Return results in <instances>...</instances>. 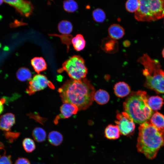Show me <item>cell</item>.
<instances>
[{"label": "cell", "instance_id": "cell-1", "mask_svg": "<svg viewBox=\"0 0 164 164\" xmlns=\"http://www.w3.org/2000/svg\"><path fill=\"white\" fill-rule=\"evenodd\" d=\"M58 91L63 103L73 104L79 110L86 109L92 104L95 93L94 87L85 78L68 80Z\"/></svg>", "mask_w": 164, "mask_h": 164}, {"label": "cell", "instance_id": "cell-2", "mask_svg": "<svg viewBox=\"0 0 164 164\" xmlns=\"http://www.w3.org/2000/svg\"><path fill=\"white\" fill-rule=\"evenodd\" d=\"M138 130V151L149 159H154L164 145V129L157 128L149 120L140 124Z\"/></svg>", "mask_w": 164, "mask_h": 164}, {"label": "cell", "instance_id": "cell-3", "mask_svg": "<svg viewBox=\"0 0 164 164\" xmlns=\"http://www.w3.org/2000/svg\"><path fill=\"white\" fill-rule=\"evenodd\" d=\"M146 92L139 91L132 93L123 103L125 112L134 122L140 124L149 120L152 115V110L148 104Z\"/></svg>", "mask_w": 164, "mask_h": 164}, {"label": "cell", "instance_id": "cell-4", "mask_svg": "<svg viewBox=\"0 0 164 164\" xmlns=\"http://www.w3.org/2000/svg\"><path fill=\"white\" fill-rule=\"evenodd\" d=\"M138 61L143 66V74L147 87L156 92L164 93V71L159 62L144 54Z\"/></svg>", "mask_w": 164, "mask_h": 164}, {"label": "cell", "instance_id": "cell-5", "mask_svg": "<svg viewBox=\"0 0 164 164\" xmlns=\"http://www.w3.org/2000/svg\"><path fill=\"white\" fill-rule=\"evenodd\" d=\"M138 9L135 12V17L138 21L151 22L163 18L164 0H139Z\"/></svg>", "mask_w": 164, "mask_h": 164}, {"label": "cell", "instance_id": "cell-6", "mask_svg": "<svg viewBox=\"0 0 164 164\" xmlns=\"http://www.w3.org/2000/svg\"><path fill=\"white\" fill-rule=\"evenodd\" d=\"M63 71H66L68 76L74 80L84 78L87 73L84 60L78 55H74L65 61L58 72L61 73Z\"/></svg>", "mask_w": 164, "mask_h": 164}, {"label": "cell", "instance_id": "cell-7", "mask_svg": "<svg viewBox=\"0 0 164 164\" xmlns=\"http://www.w3.org/2000/svg\"><path fill=\"white\" fill-rule=\"evenodd\" d=\"M47 87L52 89H54V85L45 76L38 74L35 75L30 80L29 85L26 92L29 95H31Z\"/></svg>", "mask_w": 164, "mask_h": 164}, {"label": "cell", "instance_id": "cell-8", "mask_svg": "<svg viewBox=\"0 0 164 164\" xmlns=\"http://www.w3.org/2000/svg\"><path fill=\"white\" fill-rule=\"evenodd\" d=\"M117 121H115L120 133L124 135H132L134 131L135 125L134 121L125 112L118 113L116 116Z\"/></svg>", "mask_w": 164, "mask_h": 164}, {"label": "cell", "instance_id": "cell-9", "mask_svg": "<svg viewBox=\"0 0 164 164\" xmlns=\"http://www.w3.org/2000/svg\"><path fill=\"white\" fill-rule=\"evenodd\" d=\"M5 2L14 7L21 15L29 16L32 12L34 7L32 3L24 0H5Z\"/></svg>", "mask_w": 164, "mask_h": 164}, {"label": "cell", "instance_id": "cell-10", "mask_svg": "<svg viewBox=\"0 0 164 164\" xmlns=\"http://www.w3.org/2000/svg\"><path fill=\"white\" fill-rule=\"evenodd\" d=\"M60 113L55 118L54 122L55 124L58 123L60 119L68 118L73 114H76L79 110L75 105L69 103H64L60 107Z\"/></svg>", "mask_w": 164, "mask_h": 164}, {"label": "cell", "instance_id": "cell-11", "mask_svg": "<svg viewBox=\"0 0 164 164\" xmlns=\"http://www.w3.org/2000/svg\"><path fill=\"white\" fill-rule=\"evenodd\" d=\"M15 122V118L13 114L9 113L2 115L0 117V129L4 132L10 131Z\"/></svg>", "mask_w": 164, "mask_h": 164}, {"label": "cell", "instance_id": "cell-12", "mask_svg": "<svg viewBox=\"0 0 164 164\" xmlns=\"http://www.w3.org/2000/svg\"><path fill=\"white\" fill-rule=\"evenodd\" d=\"M101 47L105 52L108 53H114L118 49V42L110 37H107L103 39Z\"/></svg>", "mask_w": 164, "mask_h": 164}, {"label": "cell", "instance_id": "cell-13", "mask_svg": "<svg viewBox=\"0 0 164 164\" xmlns=\"http://www.w3.org/2000/svg\"><path fill=\"white\" fill-rule=\"evenodd\" d=\"M108 33L111 38L115 40L118 39L123 36L125 30L121 26L114 24L111 25L109 27Z\"/></svg>", "mask_w": 164, "mask_h": 164}, {"label": "cell", "instance_id": "cell-14", "mask_svg": "<svg viewBox=\"0 0 164 164\" xmlns=\"http://www.w3.org/2000/svg\"><path fill=\"white\" fill-rule=\"evenodd\" d=\"M116 95L118 97H122L128 95L130 93V89L127 84L124 82L116 83L114 87Z\"/></svg>", "mask_w": 164, "mask_h": 164}, {"label": "cell", "instance_id": "cell-15", "mask_svg": "<svg viewBox=\"0 0 164 164\" xmlns=\"http://www.w3.org/2000/svg\"><path fill=\"white\" fill-rule=\"evenodd\" d=\"M31 62L34 70L38 74L47 69L46 61L42 57H35L31 60Z\"/></svg>", "mask_w": 164, "mask_h": 164}, {"label": "cell", "instance_id": "cell-16", "mask_svg": "<svg viewBox=\"0 0 164 164\" xmlns=\"http://www.w3.org/2000/svg\"><path fill=\"white\" fill-rule=\"evenodd\" d=\"M120 133L117 125H109L106 127L104 131L105 136L110 139H118L120 137Z\"/></svg>", "mask_w": 164, "mask_h": 164}, {"label": "cell", "instance_id": "cell-17", "mask_svg": "<svg viewBox=\"0 0 164 164\" xmlns=\"http://www.w3.org/2000/svg\"><path fill=\"white\" fill-rule=\"evenodd\" d=\"M151 122L155 127L160 129H164V115L156 112L150 119Z\"/></svg>", "mask_w": 164, "mask_h": 164}, {"label": "cell", "instance_id": "cell-18", "mask_svg": "<svg viewBox=\"0 0 164 164\" xmlns=\"http://www.w3.org/2000/svg\"><path fill=\"white\" fill-rule=\"evenodd\" d=\"M48 139L50 144L53 145L57 146L62 142L63 136L59 132L54 131L49 133Z\"/></svg>", "mask_w": 164, "mask_h": 164}, {"label": "cell", "instance_id": "cell-19", "mask_svg": "<svg viewBox=\"0 0 164 164\" xmlns=\"http://www.w3.org/2000/svg\"><path fill=\"white\" fill-rule=\"evenodd\" d=\"M163 99L157 96H152L148 99V104L150 108L155 111L160 110L162 105Z\"/></svg>", "mask_w": 164, "mask_h": 164}, {"label": "cell", "instance_id": "cell-20", "mask_svg": "<svg viewBox=\"0 0 164 164\" xmlns=\"http://www.w3.org/2000/svg\"><path fill=\"white\" fill-rule=\"evenodd\" d=\"M109 97V95L106 91L100 90L95 93L94 98L98 104H104L108 102Z\"/></svg>", "mask_w": 164, "mask_h": 164}, {"label": "cell", "instance_id": "cell-21", "mask_svg": "<svg viewBox=\"0 0 164 164\" xmlns=\"http://www.w3.org/2000/svg\"><path fill=\"white\" fill-rule=\"evenodd\" d=\"M71 43L75 50L80 51L84 48L86 42L83 36L81 34H78L73 38Z\"/></svg>", "mask_w": 164, "mask_h": 164}, {"label": "cell", "instance_id": "cell-22", "mask_svg": "<svg viewBox=\"0 0 164 164\" xmlns=\"http://www.w3.org/2000/svg\"><path fill=\"white\" fill-rule=\"evenodd\" d=\"M16 76L18 79L21 81L30 80L32 79V74L30 70L25 67L19 68L16 73Z\"/></svg>", "mask_w": 164, "mask_h": 164}, {"label": "cell", "instance_id": "cell-23", "mask_svg": "<svg viewBox=\"0 0 164 164\" xmlns=\"http://www.w3.org/2000/svg\"><path fill=\"white\" fill-rule=\"evenodd\" d=\"M58 29L59 31L63 35H69L73 30V26L69 21L64 20L60 22L58 24Z\"/></svg>", "mask_w": 164, "mask_h": 164}, {"label": "cell", "instance_id": "cell-24", "mask_svg": "<svg viewBox=\"0 0 164 164\" xmlns=\"http://www.w3.org/2000/svg\"><path fill=\"white\" fill-rule=\"evenodd\" d=\"M32 135L34 139L38 142L44 141L46 136L45 130L39 127H36L33 130Z\"/></svg>", "mask_w": 164, "mask_h": 164}, {"label": "cell", "instance_id": "cell-25", "mask_svg": "<svg viewBox=\"0 0 164 164\" xmlns=\"http://www.w3.org/2000/svg\"><path fill=\"white\" fill-rule=\"evenodd\" d=\"M63 8L66 12H73L78 9V6L76 2L73 0H66L63 2Z\"/></svg>", "mask_w": 164, "mask_h": 164}, {"label": "cell", "instance_id": "cell-26", "mask_svg": "<svg viewBox=\"0 0 164 164\" xmlns=\"http://www.w3.org/2000/svg\"><path fill=\"white\" fill-rule=\"evenodd\" d=\"M94 20L98 22H103L106 19V15L104 11L100 8L94 10L92 12Z\"/></svg>", "mask_w": 164, "mask_h": 164}, {"label": "cell", "instance_id": "cell-27", "mask_svg": "<svg viewBox=\"0 0 164 164\" xmlns=\"http://www.w3.org/2000/svg\"><path fill=\"white\" fill-rule=\"evenodd\" d=\"M22 144L24 149L27 152H31L35 149L36 145L34 141L29 138H24Z\"/></svg>", "mask_w": 164, "mask_h": 164}, {"label": "cell", "instance_id": "cell-28", "mask_svg": "<svg viewBox=\"0 0 164 164\" xmlns=\"http://www.w3.org/2000/svg\"><path fill=\"white\" fill-rule=\"evenodd\" d=\"M139 5V0H129L126 3L125 8L128 12H135L138 9Z\"/></svg>", "mask_w": 164, "mask_h": 164}, {"label": "cell", "instance_id": "cell-29", "mask_svg": "<svg viewBox=\"0 0 164 164\" xmlns=\"http://www.w3.org/2000/svg\"><path fill=\"white\" fill-rule=\"evenodd\" d=\"M51 36H55L59 37L61 40L62 42L66 44L67 47V51H68L70 46L71 43V41L73 38V36L71 35H58L53 34L50 35Z\"/></svg>", "mask_w": 164, "mask_h": 164}, {"label": "cell", "instance_id": "cell-30", "mask_svg": "<svg viewBox=\"0 0 164 164\" xmlns=\"http://www.w3.org/2000/svg\"><path fill=\"white\" fill-rule=\"evenodd\" d=\"M20 134V133L18 132L9 131L4 132V135L5 138L10 143L15 141L19 136Z\"/></svg>", "mask_w": 164, "mask_h": 164}, {"label": "cell", "instance_id": "cell-31", "mask_svg": "<svg viewBox=\"0 0 164 164\" xmlns=\"http://www.w3.org/2000/svg\"><path fill=\"white\" fill-rule=\"evenodd\" d=\"M5 153L2 155L0 154V164H12L11 156L6 155Z\"/></svg>", "mask_w": 164, "mask_h": 164}, {"label": "cell", "instance_id": "cell-32", "mask_svg": "<svg viewBox=\"0 0 164 164\" xmlns=\"http://www.w3.org/2000/svg\"><path fill=\"white\" fill-rule=\"evenodd\" d=\"M14 164H30L29 160L26 158H19L15 161Z\"/></svg>", "mask_w": 164, "mask_h": 164}, {"label": "cell", "instance_id": "cell-33", "mask_svg": "<svg viewBox=\"0 0 164 164\" xmlns=\"http://www.w3.org/2000/svg\"><path fill=\"white\" fill-rule=\"evenodd\" d=\"M3 103L0 100V114L3 112L4 110Z\"/></svg>", "mask_w": 164, "mask_h": 164}, {"label": "cell", "instance_id": "cell-34", "mask_svg": "<svg viewBox=\"0 0 164 164\" xmlns=\"http://www.w3.org/2000/svg\"><path fill=\"white\" fill-rule=\"evenodd\" d=\"M124 45L125 46H127L129 45V42L128 41H125V42L123 43Z\"/></svg>", "mask_w": 164, "mask_h": 164}, {"label": "cell", "instance_id": "cell-35", "mask_svg": "<svg viewBox=\"0 0 164 164\" xmlns=\"http://www.w3.org/2000/svg\"><path fill=\"white\" fill-rule=\"evenodd\" d=\"M162 54L163 57L164 58V48L162 51Z\"/></svg>", "mask_w": 164, "mask_h": 164}, {"label": "cell", "instance_id": "cell-36", "mask_svg": "<svg viewBox=\"0 0 164 164\" xmlns=\"http://www.w3.org/2000/svg\"><path fill=\"white\" fill-rule=\"evenodd\" d=\"M3 2L4 1L3 0H0V5L2 4Z\"/></svg>", "mask_w": 164, "mask_h": 164}, {"label": "cell", "instance_id": "cell-37", "mask_svg": "<svg viewBox=\"0 0 164 164\" xmlns=\"http://www.w3.org/2000/svg\"><path fill=\"white\" fill-rule=\"evenodd\" d=\"M163 17H164V11L163 12Z\"/></svg>", "mask_w": 164, "mask_h": 164}]
</instances>
